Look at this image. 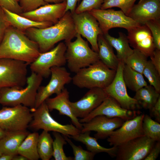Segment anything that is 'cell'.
Returning a JSON list of instances; mask_svg holds the SVG:
<instances>
[{"mask_svg": "<svg viewBox=\"0 0 160 160\" xmlns=\"http://www.w3.org/2000/svg\"><path fill=\"white\" fill-rule=\"evenodd\" d=\"M97 20L103 34L111 29L123 28L127 31L141 25L126 15L121 10L93 9L88 12Z\"/></svg>", "mask_w": 160, "mask_h": 160, "instance_id": "10", "label": "cell"}, {"mask_svg": "<svg viewBox=\"0 0 160 160\" xmlns=\"http://www.w3.org/2000/svg\"><path fill=\"white\" fill-rule=\"evenodd\" d=\"M72 15L77 33L86 38L92 49L98 53L97 37L103 34L97 20L88 12L79 14L74 12Z\"/></svg>", "mask_w": 160, "mask_h": 160, "instance_id": "14", "label": "cell"}, {"mask_svg": "<svg viewBox=\"0 0 160 160\" xmlns=\"http://www.w3.org/2000/svg\"><path fill=\"white\" fill-rule=\"evenodd\" d=\"M18 0L19 1V0Z\"/></svg>", "mask_w": 160, "mask_h": 160, "instance_id": "53", "label": "cell"}, {"mask_svg": "<svg viewBox=\"0 0 160 160\" xmlns=\"http://www.w3.org/2000/svg\"><path fill=\"white\" fill-rule=\"evenodd\" d=\"M108 95L100 88L89 89L79 100L70 102L73 112L77 118H83L98 107Z\"/></svg>", "mask_w": 160, "mask_h": 160, "instance_id": "17", "label": "cell"}, {"mask_svg": "<svg viewBox=\"0 0 160 160\" xmlns=\"http://www.w3.org/2000/svg\"><path fill=\"white\" fill-rule=\"evenodd\" d=\"M43 78L33 72L27 78L25 87H4L1 88L0 104L3 106L22 105L35 110L36 96Z\"/></svg>", "mask_w": 160, "mask_h": 160, "instance_id": "3", "label": "cell"}, {"mask_svg": "<svg viewBox=\"0 0 160 160\" xmlns=\"http://www.w3.org/2000/svg\"><path fill=\"white\" fill-rule=\"evenodd\" d=\"M53 140L49 132L43 130L39 135L37 151L40 159L49 160L53 156Z\"/></svg>", "mask_w": 160, "mask_h": 160, "instance_id": "31", "label": "cell"}, {"mask_svg": "<svg viewBox=\"0 0 160 160\" xmlns=\"http://www.w3.org/2000/svg\"><path fill=\"white\" fill-rule=\"evenodd\" d=\"M160 153V141L156 142L149 153L144 160H155Z\"/></svg>", "mask_w": 160, "mask_h": 160, "instance_id": "43", "label": "cell"}, {"mask_svg": "<svg viewBox=\"0 0 160 160\" xmlns=\"http://www.w3.org/2000/svg\"><path fill=\"white\" fill-rule=\"evenodd\" d=\"M49 110L58 111L59 114L69 117L73 125L81 130L82 124L74 115L70 104L69 92L65 88L61 92L53 98H48L45 101Z\"/></svg>", "mask_w": 160, "mask_h": 160, "instance_id": "22", "label": "cell"}, {"mask_svg": "<svg viewBox=\"0 0 160 160\" xmlns=\"http://www.w3.org/2000/svg\"><path fill=\"white\" fill-rule=\"evenodd\" d=\"M137 0H104L100 9H107L117 7L128 15Z\"/></svg>", "mask_w": 160, "mask_h": 160, "instance_id": "36", "label": "cell"}, {"mask_svg": "<svg viewBox=\"0 0 160 160\" xmlns=\"http://www.w3.org/2000/svg\"><path fill=\"white\" fill-rule=\"evenodd\" d=\"M65 140L71 146L74 155L73 160H93L95 153L88 150L84 149L80 146H77L73 143L69 137L63 135Z\"/></svg>", "mask_w": 160, "mask_h": 160, "instance_id": "37", "label": "cell"}, {"mask_svg": "<svg viewBox=\"0 0 160 160\" xmlns=\"http://www.w3.org/2000/svg\"><path fill=\"white\" fill-rule=\"evenodd\" d=\"M104 0H82L76 8L74 12L79 14L100 9Z\"/></svg>", "mask_w": 160, "mask_h": 160, "instance_id": "39", "label": "cell"}, {"mask_svg": "<svg viewBox=\"0 0 160 160\" xmlns=\"http://www.w3.org/2000/svg\"><path fill=\"white\" fill-rule=\"evenodd\" d=\"M29 133L26 129L7 131L0 140V151L13 156L18 154L19 147Z\"/></svg>", "mask_w": 160, "mask_h": 160, "instance_id": "23", "label": "cell"}, {"mask_svg": "<svg viewBox=\"0 0 160 160\" xmlns=\"http://www.w3.org/2000/svg\"><path fill=\"white\" fill-rule=\"evenodd\" d=\"M44 101L33 112V119L28 127L36 130L42 129L48 132L59 133L63 135L74 136L81 132L72 124H63L55 120L51 115Z\"/></svg>", "mask_w": 160, "mask_h": 160, "instance_id": "6", "label": "cell"}, {"mask_svg": "<svg viewBox=\"0 0 160 160\" xmlns=\"http://www.w3.org/2000/svg\"><path fill=\"white\" fill-rule=\"evenodd\" d=\"M25 33L38 45L41 53L50 50L57 43L63 40L71 41L77 34L72 13L69 11L56 23L43 28H31Z\"/></svg>", "mask_w": 160, "mask_h": 160, "instance_id": "1", "label": "cell"}, {"mask_svg": "<svg viewBox=\"0 0 160 160\" xmlns=\"http://www.w3.org/2000/svg\"><path fill=\"white\" fill-rule=\"evenodd\" d=\"M14 156L6 154H2L0 156V160H12Z\"/></svg>", "mask_w": 160, "mask_h": 160, "instance_id": "47", "label": "cell"}, {"mask_svg": "<svg viewBox=\"0 0 160 160\" xmlns=\"http://www.w3.org/2000/svg\"><path fill=\"white\" fill-rule=\"evenodd\" d=\"M124 65V62L119 61L113 79L103 89L107 94L115 100L122 108L128 110L137 111L140 106L136 100L128 94L123 79L122 71Z\"/></svg>", "mask_w": 160, "mask_h": 160, "instance_id": "12", "label": "cell"}, {"mask_svg": "<svg viewBox=\"0 0 160 160\" xmlns=\"http://www.w3.org/2000/svg\"><path fill=\"white\" fill-rule=\"evenodd\" d=\"M66 49L65 43H58L47 52L40 53L36 59L30 64L31 72L47 78L51 74V69L53 67L63 66L66 63L65 55Z\"/></svg>", "mask_w": 160, "mask_h": 160, "instance_id": "8", "label": "cell"}, {"mask_svg": "<svg viewBox=\"0 0 160 160\" xmlns=\"http://www.w3.org/2000/svg\"><path fill=\"white\" fill-rule=\"evenodd\" d=\"M144 114H139L124 121L119 128L113 131L108 137L111 146L117 147L136 138L144 136L142 123Z\"/></svg>", "mask_w": 160, "mask_h": 160, "instance_id": "15", "label": "cell"}, {"mask_svg": "<svg viewBox=\"0 0 160 160\" xmlns=\"http://www.w3.org/2000/svg\"><path fill=\"white\" fill-rule=\"evenodd\" d=\"M118 38H115L110 35L108 33L103 35L110 44L116 50V56L119 61L124 62L133 53V49L130 47L127 36L120 32Z\"/></svg>", "mask_w": 160, "mask_h": 160, "instance_id": "27", "label": "cell"}, {"mask_svg": "<svg viewBox=\"0 0 160 160\" xmlns=\"http://www.w3.org/2000/svg\"><path fill=\"white\" fill-rule=\"evenodd\" d=\"M80 0H66V7L65 12L70 11L71 13L75 12L77 2Z\"/></svg>", "mask_w": 160, "mask_h": 160, "instance_id": "46", "label": "cell"}, {"mask_svg": "<svg viewBox=\"0 0 160 160\" xmlns=\"http://www.w3.org/2000/svg\"><path fill=\"white\" fill-rule=\"evenodd\" d=\"M150 57L152 63L160 73V50L155 49L153 55Z\"/></svg>", "mask_w": 160, "mask_h": 160, "instance_id": "44", "label": "cell"}, {"mask_svg": "<svg viewBox=\"0 0 160 160\" xmlns=\"http://www.w3.org/2000/svg\"><path fill=\"white\" fill-rule=\"evenodd\" d=\"M116 74V71L110 68L99 60L79 70L72 78V81L79 88L104 89L112 82Z\"/></svg>", "mask_w": 160, "mask_h": 160, "instance_id": "4", "label": "cell"}, {"mask_svg": "<svg viewBox=\"0 0 160 160\" xmlns=\"http://www.w3.org/2000/svg\"><path fill=\"white\" fill-rule=\"evenodd\" d=\"M18 154L13 156L12 160H28V159L25 156L20 155Z\"/></svg>", "mask_w": 160, "mask_h": 160, "instance_id": "48", "label": "cell"}, {"mask_svg": "<svg viewBox=\"0 0 160 160\" xmlns=\"http://www.w3.org/2000/svg\"><path fill=\"white\" fill-rule=\"evenodd\" d=\"M19 2L23 12L32 11L47 4L44 0H19Z\"/></svg>", "mask_w": 160, "mask_h": 160, "instance_id": "40", "label": "cell"}, {"mask_svg": "<svg viewBox=\"0 0 160 160\" xmlns=\"http://www.w3.org/2000/svg\"><path fill=\"white\" fill-rule=\"evenodd\" d=\"M39 135L37 132L29 133L19 147L17 154L25 156L28 160H38L39 159L37 151Z\"/></svg>", "mask_w": 160, "mask_h": 160, "instance_id": "28", "label": "cell"}, {"mask_svg": "<svg viewBox=\"0 0 160 160\" xmlns=\"http://www.w3.org/2000/svg\"><path fill=\"white\" fill-rule=\"evenodd\" d=\"M147 79L150 85L160 93V73L152 64L151 60L148 61L143 70V73Z\"/></svg>", "mask_w": 160, "mask_h": 160, "instance_id": "35", "label": "cell"}, {"mask_svg": "<svg viewBox=\"0 0 160 160\" xmlns=\"http://www.w3.org/2000/svg\"><path fill=\"white\" fill-rule=\"evenodd\" d=\"M10 26L3 9L0 6V44L7 29Z\"/></svg>", "mask_w": 160, "mask_h": 160, "instance_id": "42", "label": "cell"}, {"mask_svg": "<svg viewBox=\"0 0 160 160\" xmlns=\"http://www.w3.org/2000/svg\"><path fill=\"white\" fill-rule=\"evenodd\" d=\"M127 31L129 45L133 49L139 50L148 57L153 55L156 49L151 33L147 25L141 24Z\"/></svg>", "mask_w": 160, "mask_h": 160, "instance_id": "19", "label": "cell"}, {"mask_svg": "<svg viewBox=\"0 0 160 160\" xmlns=\"http://www.w3.org/2000/svg\"><path fill=\"white\" fill-rule=\"evenodd\" d=\"M140 113L137 111L125 109L112 97L108 96L103 102L87 116L81 119V123L87 122L98 115H104L109 117H119L124 120L132 119Z\"/></svg>", "mask_w": 160, "mask_h": 160, "instance_id": "16", "label": "cell"}, {"mask_svg": "<svg viewBox=\"0 0 160 160\" xmlns=\"http://www.w3.org/2000/svg\"><path fill=\"white\" fill-rule=\"evenodd\" d=\"M28 65L21 61L0 58V88L23 87L26 84Z\"/></svg>", "mask_w": 160, "mask_h": 160, "instance_id": "7", "label": "cell"}, {"mask_svg": "<svg viewBox=\"0 0 160 160\" xmlns=\"http://www.w3.org/2000/svg\"><path fill=\"white\" fill-rule=\"evenodd\" d=\"M156 142L145 136L129 140L117 146L116 160H144Z\"/></svg>", "mask_w": 160, "mask_h": 160, "instance_id": "13", "label": "cell"}, {"mask_svg": "<svg viewBox=\"0 0 160 160\" xmlns=\"http://www.w3.org/2000/svg\"><path fill=\"white\" fill-rule=\"evenodd\" d=\"M51 77L46 86H40L38 89L36 100L35 109L51 95H58L65 88V84L72 80L70 73L63 66H55L51 69Z\"/></svg>", "mask_w": 160, "mask_h": 160, "instance_id": "11", "label": "cell"}, {"mask_svg": "<svg viewBox=\"0 0 160 160\" xmlns=\"http://www.w3.org/2000/svg\"><path fill=\"white\" fill-rule=\"evenodd\" d=\"M73 41L65 43L66 46L65 57L68 67L75 73L98 60V54L89 47L87 42L77 33Z\"/></svg>", "mask_w": 160, "mask_h": 160, "instance_id": "5", "label": "cell"}, {"mask_svg": "<svg viewBox=\"0 0 160 160\" xmlns=\"http://www.w3.org/2000/svg\"><path fill=\"white\" fill-rule=\"evenodd\" d=\"M142 127L145 136L153 140L160 141V124L153 120L149 115H145Z\"/></svg>", "mask_w": 160, "mask_h": 160, "instance_id": "32", "label": "cell"}, {"mask_svg": "<svg viewBox=\"0 0 160 160\" xmlns=\"http://www.w3.org/2000/svg\"><path fill=\"white\" fill-rule=\"evenodd\" d=\"M90 132H80L74 136L68 137L75 140L84 144L88 150L95 154L104 152L108 153L112 157H115L117 147L113 146L111 148H106L101 146L97 142V139L90 136Z\"/></svg>", "mask_w": 160, "mask_h": 160, "instance_id": "26", "label": "cell"}, {"mask_svg": "<svg viewBox=\"0 0 160 160\" xmlns=\"http://www.w3.org/2000/svg\"><path fill=\"white\" fill-rule=\"evenodd\" d=\"M0 98H1V88H0Z\"/></svg>", "mask_w": 160, "mask_h": 160, "instance_id": "51", "label": "cell"}, {"mask_svg": "<svg viewBox=\"0 0 160 160\" xmlns=\"http://www.w3.org/2000/svg\"><path fill=\"white\" fill-rule=\"evenodd\" d=\"M151 114L155 118L157 121L160 122V97L157 102L150 110Z\"/></svg>", "mask_w": 160, "mask_h": 160, "instance_id": "45", "label": "cell"}, {"mask_svg": "<svg viewBox=\"0 0 160 160\" xmlns=\"http://www.w3.org/2000/svg\"><path fill=\"white\" fill-rule=\"evenodd\" d=\"M2 153L0 151V156L2 154Z\"/></svg>", "mask_w": 160, "mask_h": 160, "instance_id": "52", "label": "cell"}, {"mask_svg": "<svg viewBox=\"0 0 160 160\" xmlns=\"http://www.w3.org/2000/svg\"><path fill=\"white\" fill-rule=\"evenodd\" d=\"M37 44L24 32L10 26L0 44V58L21 61L29 65L40 53Z\"/></svg>", "mask_w": 160, "mask_h": 160, "instance_id": "2", "label": "cell"}, {"mask_svg": "<svg viewBox=\"0 0 160 160\" xmlns=\"http://www.w3.org/2000/svg\"><path fill=\"white\" fill-rule=\"evenodd\" d=\"M127 16L140 24H145L151 20L160 19V0H140Z\"/></svg>", "mask_w": 160, "mask_h": 160, "instance_id": "21", "label": "cell"}, {"mask_svg": "<svg viewBox=\"0 0 160 160\" xmlns=\"http://www.w3.org/2000/svg\"><path fill=\"white\" fill-rule=\"evenodd\" d=\"M97 42L99 60L109 68L116 71L119 60L114 54L113 47L105 38L103 34L98 35Z\"/></svg>", "mask_w": 160, "mask_h": 160, "instance_id": "25", "label": "cell"}, {"mask_svg": "<svg viewBox=\"0 0 160 160\" xmlns=\"http://www.w3.org/2000/svg\"><path fill=\"white\" fill-rule=\"evenodd\" d=\"M3 9L10 25L24 33L26 30L30 28H43L53 24L52 23L48 22L35 21L5 8Z\"/></svg>", "mask_w": 160, "mask_h": 160, "instance_id": "24", "label": "cell"}, {"mask_svg": "<svg viewBox=\"0 0 160 160\" xmlns=\"http://www.w3.org/2000/svg\"><path fill=\"white\" fill-rule=\"evenodd\" d=\"M122 76L126 87L132 91L136 92L139 89L148 85L142 74L125 64L122 71Z\"/></svg>", "mask_w": 160, "mask_h": 160, "instance_id": "30", "label": "cell"}, {"mask_svg": "<svg viewBox=\"0 0 160 160\" xmlns=\"http://www.w3.org/2000/svg\"><path fill=\"white\" fill-rule=\"evenodd\" d=\"M147 58L148 57L140 51L133 49V53L127 59L124 63L134 70L143 74V70L148 61Z\"/></svg>", "mask_w": 160, "mask_h": 160, "instance_id": "33", "label": "cell"}, {"mask_svg": "<svg viewBox=\"0 0 160 160\" xmlns=\"http://www.w3.org/2000/svg\"><path fill=\"white\" fill-rule=\"evenodd\" d=\"M44 1L47 4H48V3L58 4L63 2L66 1V0H44Z\"/></svg>", "mask_w": 160, "mask_h": 160, "instance_id": "49", "label": "cell"}, {"mask_svg": "<svg viewBox=\"0 0 160 160\" xmlns=\"http://www.w3.org/2000/svg\"><path fill=\"white\" fill-rule=\"evenodd\" d=\"M7 132L0 127V140L5 135Z\"/></svg>", "mask_w": 160, "mask_h": 160, "instance_id": "50", "label": "cell"}, {"mask_svg": "<svg viewBox=\"0 0 160 160\" xmlns=\"http://www.w3.org/2000/svg\"><path fill=\"white\" fill-rule=\"evenodd\" d=\"M145 25L150 31L155 49L160 50V19L149 20Z\"/></svg>", "mask_w": 160, "mask_h": 160, "instance_id": "38", "label": "cell"}, {"mask_svg": "<svg viewBox=\"0 0 160 160\" xmlns=\"http://www.w3.org/2000/svg\"><path fill=\"white\" fill-rule=\"evenodd\" d=\"M66 4V1L58 4H47L32 11L20 15L35 21L48 22L55 24L65 13Z\"/></svg>", "mask_w": 160, "mask_h": 160, "instance_id": "20", "label": "cell"}, {"mask_svg": "<svg viewBox=\"0 0 160 160\" xmlns=\"http://www.w3.org/2000/svg\"><path fill=\"white\" fill-rule=\"evenodd\" d=\"M135 92L133 98L136 100L140 106L149 110L160 97V93L150 85L139 89Z\"/></svg>", "mask_w": 160, "mask_h": 160, "instance_id": "29", "label": "cell"}, {"mask_svg": "<svg viewBox=\"0 0 160 160\" xmlns=\"http://www.w3.org/2000/svg\"><path fill=\"white\" fill-rule=\"evenodd\" d=\"M29 108L20 105L0 110V127L7 131L26 130L33 119Z\"/></svg>", "mask_w": 160, "mask_h": 160, "instance_id": "9", "label": "cell"}, {"mask_svg": "<svg viewBox=\"0 0 160 160\" xmlns=\"http://www.w3.org/2000/svg\"><path fill=\"white\" fill-rule=\"evenodd\" d=\"M119 117H109L104 115L96 116L89 121L82 123L81 132L94 131L97 139L108 138L112 132L120 127L124 121Z\"/></svg>", "mask_w": 160, "mask_h": 160, "instance_id": "18", "label": "cell"}, {"mask_svg": "<svg viewBox=\"0 0 160 160\" xmlns=\"http://www.w3.org/2000/svg\"><path fill=\"white\" fill-rule=\"evenodd\" d=\"M0 6L3 8L19 15L23 12L18 0H0Z\"/></svg>", "mask_w": 160, "mask_h": 160, "instance_id": "41", "label": "cell"}, {"mask_svg": "<svg viewBox=\"0 0 160 160\" xmlns=\"http://www.w3.org/2000/svg\"><path fill=\"white\" fill-rule=\"evenodd\" d=\"M55 139L53 142V156L55 160H73V158L67 156L63 150V146L67 141L61 134L53 132Z\"/></svg>", "mask_w": 160, "mask_h": 160, "instance_id": "34", "label": "cell"}]
</instances>
